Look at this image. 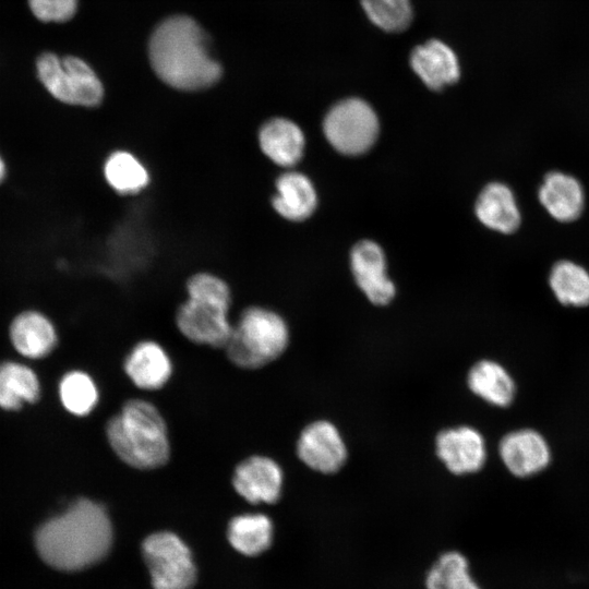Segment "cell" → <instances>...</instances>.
<instances>
[{
	"instance_id": "6da1fadb",
	"label": "cell",
	"mask_w": 589,
	"mask_h": 589,
	"mask_svg": "<svg viewBox=\"0 0 589 589\" xmlns=\"http://www.w3.org/2000/svg\"><path fill=\"white\" fill-rule=\"evenodd\" d=\"M112 543V527L104 506L80 498L44 522L35 534L39 556L51 567L75 572L103 560Z\"/></svg>"
},
{
	"instance_id": "7a4b0ae2",
	"label": "cell",
	"mask_w": 589,
	"mask_h": 589,
	"mask_svg": "<svg viewBox=\"0 0 589 589\" xmlns=\"http://www.w3.org/2000/svg\"><path fill=\"white\" fill-rule=\"evenodd\" d=\"M148 55L156 75L180 91L207 88L221 76L206 34L190 16L173 15L158 24L149 39Z\"/></svg>"
},
{
	"instance_id": "3957f363",
	"label": "cell",
	"mask_w": 589,
	"mask_h": 589,
	"mask_svg": "<svg viewBox=\"0 0 589 589\" xmlns=\"http://www.w3.org/2000/svg\"><path fill=\"white\" fill-rule=\"evenodd\" d=\"M106 435L115 454L130 467L155 469L169 459L166 422L158 409L146 400H128L108 420Z\"/></svg>"
},
{
	"instance_id": "277c9868",
	"label": "cell",
	"mask_w": 589,
	"mask_h": 589,
	"mask_svg": "<svg viewBox=\"0 0 589 589\" xmlns=\"http://www.w3.org/2000/svg\"><path fill=\"white\" fill-rule=\"evenodd\" d=\"M187 292L188 300L176 315L180 333L195 344L225 347L233 326L228 318V284L212 273L201 272L189 278Z\"/></svg>"
},
{
	"instance_id": "5b68a950",
	"label": "cell",
	"mask_w": 589,
	"mask_h": 589,
	"mask_svg": "<svg viewBox=\"0 0 589 589\" xmlns=\"http://www.w3.org/2000/svg\"><path fill=\"white\" fill-rule=\"evenodd\" d=\"M289 329L277 313L260 308L245 309L225 346L237 366L259 369L276 360L287 348Z\"/></svg>"
},
{
	"instance_id": "8992f818",
	"label": "cell",
	"mask_w": 589,
	"mask_h": 589,
	"mask_svg": "<svg viewBox=\"0 0 589 589\" xmlns=\"http://www.w3.org/2000/svg\"><path fill=\"white\" fill-rule=\"evenodd\" d=\"M34 71L44 89L62 104L93 108L104 98L99 77L76 56L41 51L34 61Z\"/></svg>"
},
{
	"instance_id": "52a82bcc",
	"label": "cell",
	"mask_w": 589,
	"mask_h": 589,
	"mask_svg": "<svg viewBox=\"0 0 589 589\" xmlns=\"http://www.w3.org/2000/svg\"><path fill=\"white\" fill-rule=\"evenodd\" d=\"M323 131L329 144L345 155H360L377 139L380 125L373 108L361 98H346L326 113Z\"/></svg>"
},
{
	"instance_id": "ba28073f",
	"label": "cell",
	"mask_w": 589,
	"mask_h": 589,
	"mask_svg": "<svg viewBox=\"0 0 589 589\" xmlns=\"http://www.w3.org/2000/svg\"><path fill=\"white\" fill-rule=\"evenodd\" d=\"M154 589H190L196 568L189 546L173 532L148 536L142 545Z\"/></svg>"
},
{
	"instance_id": "9c48e42d",
	"label": "cell",
	"mask_w": 589,
	"mask_h": 589,
	"mask_svg": "<svg viewBox=\"0 0 589 589\" xmlns=\"http://www.w3.org/2000/svg\"><path fill=\"white\" fill-rule=\"evenodd\" d=\"M297 454L309 468L322 472H337L345 464L347 449L337 428L326 420L306 425L297 442Z\"/></svg>"
},
{
	"instance_id": "30bf717a",
	"label": "cell",
	"mask_w": 589,
	"mask_h": 589,
	"mask_svg": "<svg viewBox=\"0 0 589 589\" xmlns=\"http://www.w3.org/2000/svg\"><path fill=\"white\" fill-rule=\"evenodd\" d=\"M283 483L280 466L274 459L261 455L242 460L232 476L236 492L252 504L276 503L281 495Z\"/></svg>"
},
{
	"instance_id": "8fae6325",
	"label": "cell",
	"mask_w": 589,
	"mask_h": 589,
	"mask_svg": "<svg viewBox=\"0 0 589 589\" xmlns=\"http://www.w3.org/2000/svg\"><path fill=\"white\" fill-rule=\"evenodd\" d=\"M436 454L454 474L480 470L486 457L482 435L471 426H457L441 431L435 440Z\"/></svg>"
},
{
	"instance_id": "7c38bea8",
	"label": "cell",
	"mask_w": 589,
	"mask_h": 589,
	"mask_svg": "<svg viewBox=\"0 0 589 589\" xmlns=\"http://www.w3.org/2000/svg\"><path fill=\"white\" fill-rule=\"evenodd\" d=\"M353 277L368 299L376 305H385L395 296V286L386 276L383 250L370 240L358 242L350 253Z\"/></svg>"
},
{
	"instance_id": "4fadbf2b",
	"label": "cell",
	"mask_w": 589,
	"mask_h": 589,
	"mask_svg": "<svg viewBox=\"0 0 589 589\" xmlns=\"http://www.w3.org/2000/svg\"><path fill=\"white\" fill-rule=\"evenodd\" d=\"M412 71L433 91H441L460 77L455 51L440 39H429L416 46L409 57Z\"/></svg>"
},
{
	"instance_id": "5bb4252c",
	"label": "cell",
	"mask_w": 589,
	"mask_h": 589,
	"mask_svg": "<svg viewBox=\"0 0 589 589\" xmlns=\"http://www.w3.org/2000/svg\"><path fill=\"white\" fill-rule=\"evenodd\" d=\"M500 455L506 468L520 478L543 470L551 458L549 445L543 436L529 429L506 434L500 443Z\"/></svg>"
},
{
	"instance_id": "9a60e30c",
	"label": "cell",
	"mask_w": 589,
	"mask_h": 589,
	"mask_svg": "<svg viewBox=\"0 0 589 589\" xmlns=\"http://www.w3.org/2000/svg\"><path fill=\"white\" fill-rule=\"evenodd\" d=\"M539 202L548 214L560 223L578 219L585 207L581 183L572 175L551 171L538 190Z\"/></svg>"
},
{
	"instance_id": "2e32d148",
	"label": "cell",
	"mask_w": 589,
	"mask_h": 589,
	"mask_svg": "<svg viewBox=\"0 0 589 589\" xmlns=\"http://www.w3.org/2000/svg\"><path fill=\"white\" fill-rule=\"evenodd\" d=\"M257 139L263 154L280 167H292L302 158L304 135L289 119L276 117L267 120L260 128Z\"/></svg>"
},
{
	"instance_id": "e0dca14e",
	"label": "cell",
	"mask_w": 589,
	"mask_h": 589,
	"mask_svg": "<svg viewBox=\"0 0 589 589\" xmlns=\"http://www.w3.org/2000/svg\"><path fill=\"white\" fill-rule=\"evenodd\" d=\"M474 212L485 227L505 235L515 232L521 223L514 192L501 182L484 187L477 199Z\"/></svg>"
},
{
	"instance_id": "ac0fdd59",
	"label": "cell",
	"mask_w": 589,
	"mask_h": 589,
	"mask_svg": "<svg viewBox=\"0 0 589 589\" xmlns=\"http://www.w3.org/2000/svg\"><path fill=\"white\" fill-rule=\"evenodd\" d=\"M123 366L135 386L148 390L163 387L172 372L169 356L152 340L139 342L127 356Z\"/></svg>"
},
{
	"instance_id": "d6986e66",
	"label": "cell",
	"mask_w": 589,
	"mask_h": 589,
	"mask_svg": "<svg viewBox=\"0 0 589 589\" xmlns=\"http://www.w3.org/2000/svg\"><path fill=\"white\" fill-rule=\"evenodd\" d=\"M11 342L24 357H46L57 345L52 322L38 311H25L14 317L10 326Z\"/></svg>"
},
{
	"instance_id": "ffe728a7",
	"label": "cell",
	"mask_w": 589,
	"mask_h": 589,
	"mask_svg": "<svg viewBox=\"0 0 589 589\" xmlns=\"http://www.w3.org/2000/svg\"><path fill=\"white\" fill-rule=\"evenodd\" d=\"M276 194L272 199L274 209L291 221L306 219L315 211L317 196L310 179L297 171L281 173L276 180Z\"/></svg>"
},
{
	"instance_id": "44dd1931",
	"label": "cell",
	"mask_w": 589,
	"mask_h": 589,
	"mask_svg": "<svg viewBox=\"0 0 589 589\" xmlns=\"http://www.w3.org/2000/svg\"><path fill=\"white\" fill-rule=\"evenodd\" d=\"M467 383L474 395L497 407L508 406L515 396L512 376L504 366L491 360L477 362L468 373Z\"/></svg>"
},
{
	"instance_id": "7402d4cb",
	"label": "cell",
	"mask_w": 589,
	"mask_h": 589,
	"mask_svg": "<svg viewBox=\"0 0 589 589\" xmlns=\"http://www.w3.org/2000/svg\"><path fill=\"white\" fill-rule=\"evenodd\" d=\"M274 527L268 516L260 513L233 517L227 537L231 546L247 556L265 552L273 542Z\"/></svg>"
},
{
	"instance_id": "603a6c76",
	"label": "cell",
	"mask_w": 589,
	"mask_h": 589,
	"mask_svg": "<svg viewBox=\"0 0 589 589\" xmlns=\"http://www.w3.org/2000/svg\"><path fill=\"white\" fill-rule=\"evenodd\" d=\"M39 382L35 372L16 362L0 364V406L15 410L24 402H34L39 397Z\"/></svg>"
},
{
	"instance_id": "cb8c5ba5",
	"label": "cell",
	"mask_w": 589,
	"mask_h": 589,
	"mask_svg": "<svg viewBox=\"0 0 589 589\" xmlns=\"http://www.w3.org/2000/svg\"><path fill=\"white\" fill-rule=\"evenodd\" d=\"M104 177L120 194H135L149 183V173L142 161L123 149L112 152L104 163Z\"/></svg>"
},
{
	"instance_id": "d4e9b609",
	"label": "cell",
	"mask_w": 589,
	"mask_h": 589,
	"mask_svg": "<svg viewBox=\"0 0 589 589\" xmlns=\"http://www.w3.org/2000/svg\"><path fill=\"white\" fill-rule=\"evenodd\" d=\"M549 285L557 301L564 305H589V272L572 261L556 262L549 275Z\"/></svg>"
},
{
	"instance_id": "484cf974",
	"label": "cell",
	"mask_w": 589,
	"mask_h": 589,
	"mask_svg": "<svg viewBox=\"0 0 589 589\" xmlns=\"http://www.w3.org/2000/svg\"><path fill=\"white\" fill-rule=\"evenodd\" d=\"M426 589H481L473 579L467 558L457 551L442 554L425 577Z\"/></svg>"
},
{
	"instance_id": "4316f807",
	"label": "cell",
	"mask_w": 589,
	"mask_h": 589,
	"mask_svg": "<svg viewBox=\"0 0 589 589\" xmlns=\"http://www.w3.org/2000/svg\"><path fill=\"white\" fill-rule=\"evenodd\" d=\"M59 395L63 407L75 416L88 414L98 402V389L93 378L82 371H71L62 377Z\"/></svg>"
},
{
	"instance_id": "83f0119b",
	"label": "cell",
	"mask_w": 589,
	"mask_h": 589,
	"mask_svg": "<svg viewBox=\"0 0 589 589\" xmlns=\"http://www.w3.org/2000/svg\"><path fill=\"white\" fill-rule=\"evenodd\" d=\"M368 19L387 33H399L409 27L413 20L410 0H360Z\"/></svg>"
},
{
	"instance_id": "f1b7e54d",
	"label": "cell",
	"mask_w": 589,
	"mask_h": 589,
	"mask_svg": "<svg viewBox=\"0 0 589 589\" xmlns=\"http://www.w3.org/2000/svg\"><path fill=\"white\" fill-rule=\"evenodd\" d=\"M26 5L38 22L61 24L74 17L79 0H26Z\"/></svg>"
},
{
	"instance_id": "f546056e",
	"label": "cell",
	"mask_w": 589,
	"mask_h": 589,
	"mask_svg": "<svg viewBox=\"0 0 589 589\" xmlns=\"http://www.w3.org/2000/svg\"><path fill=\"white\" fill-rule=\"evenodd\" d=\"M8 173V168L3 156L0 154V184L4 181Z\"/></svg>"
}]
</instances>
